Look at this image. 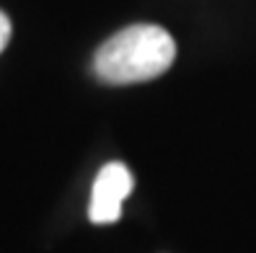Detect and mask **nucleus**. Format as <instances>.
Returning a JSON list of instances; mask_svg holds the SVG:
<instances>
[{
    "label": "nucleus",
    "mask_w": 256,
    "mask_h": 253,
    "mask_svg": "<svg viewBox=\"0 0 256 253\" xmlns=\"http://www.w3.org/2000/svg\"><path fill=\"white\" fill-rule=\"evenodd\" d=\"M176 44L156 23H134L106 39L94 54V72L106 85H132L163 75L174 65Z\"/></svg>",
    "instance_id": "nucleus-1"
},
{
    "label": "nucleus",
    "mask_w": 256,
    "mask_h": 253,
    "mask_svg": "<svg viewBox=\"0 0 256 253\" xmlns=\"http://www.w3.org/2000/svg\"><path fill=\"white\" fill-rule=\"evenodd\" d=\"M134 178L124 163H109L104 166L94 181V194L91 207H88V217L96 225H109L122 217V204L132 194Z\"/></svg>",
    "instance_id": "nucleus-2"
},
{
    "label": "nucleus",
    "mask_w": 256,
    "mask_h": 253,
    "mask_svg": "<svg viewBox=\"0 0 256 253\" xmlns=\"http://www.w3.org/2000/svg\"><path fill=\"white\" fill-rule=\"evenodd\" d=\"M8 39H10V18L6 16L3 10H0V52L6 49Z\"/></svg>",
    "instance_id": "nucleus-3"
}]
</instances>
